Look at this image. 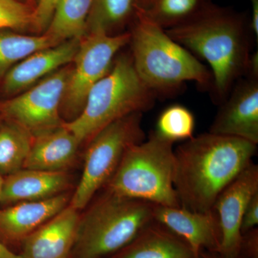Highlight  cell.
Instances as JSON below:
<instances>
[{
	"instance_id": "1",
	"label": "cell",
	"mask_w": 258,
	"mask_h": 258,
	"mask_svg": "<svg viewBox=\"0 0 258 258\" xmlns=\"http://www.w3.org/2000/svg\"><path fill=\"white\" fill-rule=\"evenodd\" d=\"M256 152L257 144L210 132L184 141L174 149V186L180 208L213 210L217 197L252 161Z\"/></svg>"
},
{
	"instance_id": "2",
	"label": "cell",
	"mask_w": 258,
	"mask_h": 258,
	"mask_svg": "<svg viewBox=\"0 0 258 258\" xmlns=\"http://www.w3.org/2000/svg\"><path fill=\"white\" fill-rule=\"evenodd\" d=\"M165 31L208 62L217 103H223L237 80L247 74L251 55L247 25L235 12L210 3L186 23Z\"/></svg>"
},
{
	"instance_id": "3",
	"label": "cell",
	"mask_w": 258,
	"mask_h": 258,
	"mask_svg": "<svg viewBox=\"0 0 258 258\" xmlns=\"http://www.w3.org/2000/svg\"><path fill=\"white\" fill-rule=\"evenodd\" d=\"M129 33L136 71L157 96L174 93L189 81L211 89L213 78L208 66L148 18L139 5Z\"/></svg>"
},
{
	"instance_id": "4",
	"label": "cell",
	"mask_w": 258,
	"mask_h": 258,
	"mask_svg": "<svg viewBox=\"0 0 258 258\" xmlns=\"http://www.w3.org/2000/svg\"><path fill=\"white\" fill-rule=\"evenodd\" d=\"M156 96L139 78L132 55H123L113 61L109 72L91 88L81 114L63 124L81 144L115 120L149 111Z\"/></svg>"
},
{
	"instance_id": "5",
	"label": "cell",
	"mask_w": 258,
	"mask_h": 258,
	"mask_svg": "<svg viewBox=\"0 0 258 258\" xmlns=\"http://www.w3.org/2000/svg\"><path fill=\"white\" fill-rule=\"evenodd\" d=\"M174 143L153 132L127 149L106 191L160 206L180 208L174 186Z\"/></svg>"
},
{
	"instance_id": "6",
	"label": "cell",
	"mask_w": 258,
	"mask_h": 258,
	"mask_svg": "<svg viewBox=\"0 0 258 258\" xmlns=\"http://www.w3.org/2000/svg\"><path fill=\"white\" fill-rule=\"evenodd\" d=\"M155 205L106 191L80 219L71 258H101L118 252L154 220Z\"/></svg>"
},
{
	"instance_id": "7",
	"label": "cell",
	"mask_w": 258,
	"mask_h": 258,
	"mask_svg": "<svg viewBox=\"0 0 258 258\" xmlns=\"http://www.w3.org/2000/svg\"><path fill=\"white\" fill-rule=\"evenodd\" d=\"M143 113H134L101 129L90 140L83 175L69 205L77 210L87 206L98 190L115 174L127 149L146 139Z\"/></svg>"
},
{
	"instance_id": "8",
	"label": "cell",
	"mask_w": 258,
	"mask_h": 258,
	"mask_svg": "<svg viewBox=\"0 0 258 258\" xmlns=\"http://www.w3.org/2000/svg\"><path fill=\"white\" fill-rule=\"evenodd\" d=\"M129 42V32H91L81 38L61 103L60 114L69 119L66 122L81 114L91 88L109 72L115 56Z\"/></svg>"
},
{
	"instance_id": "9",
	"label": "cell",
	"mask_w": 258,
	"mask_h": 258,
	"mask_svg": "<svg viewBox=\"0 0 258 258\" xmlns=\"http://www.w3.org/2000/svg\"><path fill=\"white\" fill-rule=\"evenodd\" d=\"M71 70L64 68L26 92L0 103V113L8 122L26 129L34 137L63 124L60 107Z\"/></svg>"
},
{
	"instance_id": "10",
	"label": "cell",
	"mask_w": 258,
	"mask_h": 258,
	"mask_svg": "<svg viewBox=\"0 0 258 258\" xmlns=\"http://www.w3.org/2000/svg\"><path fill=\"white\" fill-rule=\"evenodd\" d=\"M257 192L258 166L251 161L217 197L213 206L221 232L217 253L224 257H238L242 217L249 202Z\"/></svg>"
},
{
	"instance_id": "11",
	"label": "cell",
	"mask_w": 258,
	"mask_h": 258,
	"mask_svg": "<svg viewBox=\"0 0 258 258\" xmlns=\"http://www.w3.org/2000/svg\"><path fill=\"white\" fill-rule=\"evenodd\" d=\"M210 126V133L258 144V75L237 82Z\"/></svg>"
},
{
	"instance_id": "12",
	"label": "cell",
	"mask_w": 258,
	"mask_h": 258,
	"mask_svg": "<svg viewBox=\"0 0 258 258\" xmlns=\"http://www.w3.org/2000/svg\"><path fill=\"white\" fill-rule=\"evenodd\" d=\"M154 220L182 238L199 258L203 250L218 252L221 232L214 210L198 212L156 205Z\"/></svg>"
},
{
	"instance_id": "13",
	"label": "cell",
	"mask_w": 258,
	"mask_h": 258,
	"mask_svg": "<svg viewBox=\"0 0 258 258\" xmlns=\"http://www.w3.org/2000/svg\"><path fill=\"white\" fill-rule=\"evenodd\" d=\"M79 210L69 205L23 240V258H69L76 242Z\"/></svg>"
},
{
	"instance_id": "14",
	"label": "cell",
	"mask_w": 258,
	"mask_h": 258,
	"mask_svg": "<svg viewBox=\"0 0 258 258\" xmlns=\"http://www.w3.org/2000/svg\"><path fill=\"white\" fill-rule=\"evenodd\" d=\"M81 39H71L59 45L37 51L13 66L3 77V88L13 95L30 87L59 68L73 62Z\"/></svg>"
},
{
	"instance_id": "15",
	"label": "cell",
	"mask_w": 258,
	"mask_h": 258,
	"mask_svg": "<svg viewBox=\"0 0 258 258\" xmlns=\"http://www.w3.org/2000/svg\"><path fill=\"white\" fill-rule=\"evenodd\" d=\"M71 198L62 193L37 201L21 202L0 210V237L17 242L26 238L69 205Z\"/></svg>"
},
{
	"instance_id": "16",
	"label": "cell",
	"mask_w": 258,
	"mask_h": 258,
	"mask_svg": "<svg viewBox=\"0 0 258 258\" xmlns=\"http://www.w3.org/2000/svg\"><path fill=\"white\" fill-rule=\"evenodd\" d=\"M113 258H199L182 238L153 220Z\"/></svg>"
},
{
	"instance_id": "17",
	"label": "cell",
	"mask_w": 258,
	"mask_h": 258,
	"mask_svg": "<svg viewBox=\"0 0 258 258\" xmlns=\"http://www.w3.org/2000/svg\"><path fill=\"white\" fill-rule=\"evenodd\" d=\"M69 184V176L63 171L22 169L5 179L1 204L52 198L62 194Z\"/></svg>"
},
{
	"instance_id": "18",
	"label": "cell",
	"mask_w": 258,
	"mask_h": 258,
	"mask_svg": "<svg viewBox=\"0 0 258 258\" xmlns=\"http://www.w3.org/2000/svg\"><path fill=\"white\" fill-rule=\"evenodd\" d=\"M80 144L74 134L62 124L34 137L23 169L63 171L74 161Z\"/></svg>"
},
{
	"instance_id": "19",
	"label": "cell",
	"mask_w": 258,
	"mask_h": 258,
	"mask_svg": "<svg viewBox=\"0 0 258 258\" xmlns=\"http://www.w3.org/2000/svg\"><path fill=\"white\" fill-rule=\"evenodd\" d=\"M92 3L93 0H58L45 33L59 44L82 38Z\"/></svg>"
},
{
	"instance_id": "20",
	"label": "cell",
	"mask_w": 258,
	"mask_h": 258,
	"mask_svg": "<svg viewBox=\"0 0 258 258\" xmlns=\"http://www.w3.org/2000/svg\"><path fill=\"white\" fill-rule=\"evenodd\" d=\"M140 0H93L86 34L104 32L113 35V32L129 20L133 21Z\"/></svg>"
},
{
	"instance_id": "21",
	"label": "cell",
	"mask_w": 258,
	"mask_h": 258,
	"mask_svg": "<svg viewBox=\"0 0 258 258\" xmlns=\"http://www.w3.org/2000/svg\"><path fill=\"white\" fill-rule=\"evenodd\" d=\"M34 137L20 125L7 122L0 126V174L8 176L23 169Z\"/></svg>"
},
{
	"instance_id": "22",
	"label": "cell",
	"mask_w": 258,
	"mask_h": 258,
	"mask_svg": "<svg viewBox=\"0 0 258 258\" xmlns=\"http://www.w3.org/2000/svg\"><path fill=\"white\" fill-rule=\"evenodd\" d=\"M210 4V0H140L148 18L164 30L186 23Z\"/></svg>"
},
{
	"instance_id": "23",
	"label": "cell",
	"mask_w": 258,
	"mask_h": 258,
	"mask_svg": "<svg viewBox=\"0 0 258 258\" xmlns=\"http://www.w3.org/2000/svg\"><path fill=\"white\" fill-rule=\"evenodd\" d=\"M57 45L59 43L45 33L30 36L0 30V79L17 62L37 51Z\"/></svg>"
},
{
	"instance_id": "24",
	"label": "cell",
	"mask_w": 258,
	"mask_h": 258,
	"mask_svg": "<svg viewBox=\"0 0 258 258\" xmlns=\"http://www.w3.org/2000/svg\"><path fill=\"white\" fill-rule=\"evenodd\" d=\"M195 128V118L191 111L182 105L174 104L161 112L154 132L174 143L192 138Z\"/></svg>"
},
{
	"instance_id": "25",
	"label": "cell",
	"mask_w": 258,
	"mask_h": 258,
	"mask_svg": "<svg viewBox=\"0 0 258 258\" xmlns=\"http://www.w3.org/2000/svg\"><path fill=\"white\" fill-rule=\"evenodd\" d=\"M34 9L19 0H0V30L32 26Z\"/></svg>"
},
{
	"instance_id": "26",
	"label": "cell",
	"mask_w": 258,
	"mask_h": 258,
	"mask_svg": "<svg viewBox=\"0 0 258 258\" xmlns=\"http://www.w3.org/2000/svg\"><path fill=\"white\" fill-rule=\"evenodd\" d=\"M58 0H38L34 9L33 23L32 27L37 32L46 30L50 23L54 10Z\"/></svg>"
},
{
	"instance_id": "27",
	"label": "cell",
	"mask_w": 258,
	"mask_h": 258,
	"mask_svg": "<svg viewBox=\"0 0 258 258\" xmlns=\"http://www.w3.org/2000/svg\"><path fill=\"white\" fill-rule=\"evenodd\" d=\"M258 225V192L252 197L244 211L241 224L242 234L255 228Z\"/></svg>"
},
{
	"instance_id": "28",
	"label": "cell",
	"mask_w": 258,
	"mask_h": 258,
	"mask_svg": "<svg viewBox=\"0 0 258 258\" xmlns=\"http://www.w3.org/2000/svg\"><path fill=\"white\" fill-rule=\"evenodd\" d=\"M252 6V13H251L250 28L256 36V40L258 39V0H249Z\"/></svg>"
},
{
	"instance_id": "29",
	"label": "cell",
	"mask_w": 258,
	"mask_h": 258,
	"mask_svg": "<svg viewBox=\"0 0 258 258\" xmlns=\"http://www.w3.org/2000/svg\"><path fill=\"white\" fill-rule=\"evenodd\" d=\"M0 258H23V256L15 254L0 241Z\"/></svg>"
},
{
	"instance_id": "30",
	"label": "cell",
	"mask_w": 258,
	"mask_h": 258,
	"mask_svg": "<svg viewBox=\"0 0 258 258\" xmlns=\"http://www.w3.org/2000/svg\"><path fill=\"white\" fill-rule=\"evenodd\" d=\"M200 258H225L215 252L203 250L200 254Z\"/></svg>"
},
{
	"instance_id": "31",
	"label": "cell",
	"mask_w": 258,
	"mask_h": 258,
	"mask_svg": "<svg viewBox=\"0 0 258 258\" xmlns=\"http://www.w3.org/2000/svg\"><path fill=\"white\" fill-rule=\"evenodd\" d=\"M5 179L0 174V204H1L2 196H3V186H4Z\"/></svg>"
},
{
	"instance_id": "32",
	"label": "cell",
	"mask_w": 258,
	"mask_h": 258,
	"mask_svg": "<svg viewBox=\"0 0 258 258\" xmlns=\"http://www.w3.org/2000/svg\"><path fill=\"white\" fill-rule=\"evenodd\" d=\"M0 126H1V123H0Z\"/></svg>"
}]
</instances>
